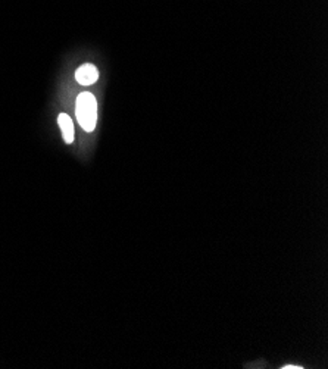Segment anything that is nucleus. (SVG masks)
<instances>
[{
  "mask_svg": "<svg viewBox=\"0 0 328 369\" xmlns=\"http://www.w3.org/2000/svg\"><path fill=\"white\" fill-rule=\"evenodd\" d=\"M76 115L84 131L91 133L98 124V102L91 93L78 94L76 102Z\"/></svg>",
  "mask_w": 328,
  "mask_h": 369,
  "instance_id": "obj_1",
  "label": "nucleus"
},
{
  "mask_svg": "<svg viewBox=\"0 0 328 369\" xmlns=\"http://www.w3.org/2000/svg\"><path fill=\"white\" fill-rule=\"evenodd\" d=\"M76 80L81 86H91L99 80V69L93 63H84L76 71Z\"/></svg>",
  "mask_w": 328,
  "mask_h": 369,
  "instance_id": "obj_2",
  "label": "nucleus"
},
{
  "mask_svg": "<svg viewBox=\"0 0 328 369\" xmlns=\"http://www.w3.org/2000/svg\"><path fill=\"white\" fill-rule=\"evenodd\" d=\"M58 124L61 126L63 142L67 144H72L74 139H76V133H74V122L68 113H59Z\"/></svg>",
  "mask_w": 328,
  "mask_h": 369,
  "instance_id": "obj_3",
  "label": "nucleus"
}]
</instances>
